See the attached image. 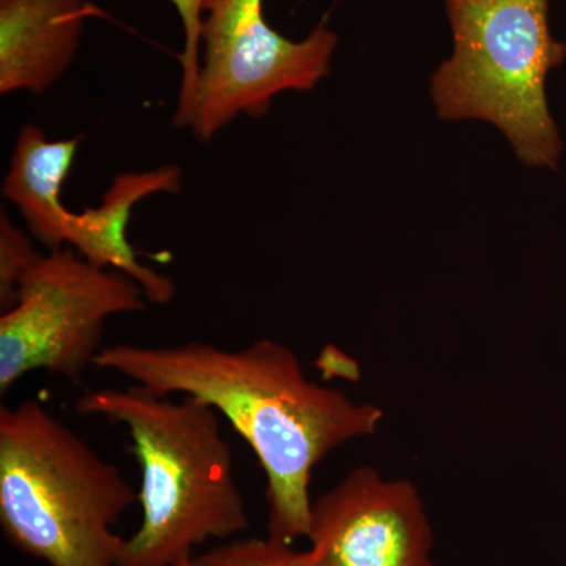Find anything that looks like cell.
<instances>
[{
    "label": "cell",
    "instance_id": "12",
    "mask_svg": "<svg viewBox=\"0 0 566 566\" xmlns=\"http://www.w3.org/2000/svg\"><path fill=\"white\" fill-rule=\"evenodd\" d=\"M192 566H305L301 551L270 538H232L192 557Z\"/></svg>",
    "mask_w": 566,
    "mask_h": 566
},
{
    "label": "cell",
    "instance_id": "2",
    "mask_svg": "<svg viewBox=\"0 0 566 566\" xmlns=\"http://www.w3.org/2000/svg\"><path fill=\"white\" fill-rule=\"evenodd\" d=\"M84 416L122 424L140 468V526L123 543L117 566H177L211 539L251 526L219 412L196 397L132 385L85 392Z\"/></svg>",
    "mask_w": 566,
    "mask_h": 566
},
{
    "label": "cell",
    "instance_id": "9",
    "mask_svg": "<svg viewBox=\"0 0 566 566\" xmlns=\"http://www.w3.org/2000/svg\"><path fill=\"white\" fill-rule=\"evenodd\" d=\"M181 191V169L174 164L147 172L117 175L99 207L77 212L69 248L95 266L129 275L144 289L148 303L169 304L175 296L172 279L137 260L126 230L134 207L142 200L155 193Z\"/></svg>",
    "mask_w": 566,
    "mask_h": 566
},
{
    "label": "cell",
    "instance_id": "14",
    "mask_svg": "<svg viewBox=\"0 0 566 566\" xmlns=\"http://www.w3.org/2000/svg\"><path fill=\"white\" fill-rule=\"evenodd\" d=\"M318 364V367L322 368V370H331L335 375L344 376L345 379L359 378V367H357V364L354 363L353 359H349L348 356H345L344 353H342L338 363H335L334 346H329V348L324 349L322 356H319Z\"/></svg>",
    "mask_w": 566,
    "mask_h": 566
},
{
    "label": "cell",
    "instance_id": "11",
    "mask_svg": "<svg viewBox=\"0 0 566 566\" xmlns=\"http://www.w3.org/2000/svg\"><path fill=\"white\" fill-rule=\"evenodd\" d=\"M180 17L182 28L181 84L174 125L188 129L200 65H202V31L205 0H169Z\"/></svg>",
    "mask_w": 566,
    "mask_h": 566
},
{
    "label": "cell",
    "instance_id": "8",
    "mask_svg": "<svg viewBox=\"0 0 566 566\" xmlns=\"http://www.w3.org/2000/svg\"><path fill=\"white\" fill-rule=\"evenodd\" d=\"M85 0H0V93L41 95L80 51Z\"/></svg>",
    "mask_w": 566,
    "mask_h": 566
},
{
    "label": "cell",
    "instance_id": "16",
    "mask_svg": "<svg viewBox=\"0 0 566 566\" xmlns=\"http://www.w3.org/2000/svg\"><path fill=\"white\" fill-rule=\"evenodd\" d=\"M565 566H566V560H565Z\"/></svg>",
    "mask_w": 566,
    "mask_h": 566
},
{
    "label": "cell",
    "instance_id": "7",
    "mask_svg": "<svg viewBox=\"0 0 566 566\" xmlns=\"http://www.w3.org/2000/svg\"><path fill=\"white\" fill-rule=\"evenodd\" d=\"M305 566H434V535L411 480L359 465L312 505Z\"/></svg>",
    "mask_w": 566,
    "mask_h": 566
},
{
    "label": "cell",
    "instance_id": "10",
    "mask_svg": "<svg viewBox=\"0 0 566 566\" xmlns=\"http://www.w3.org/2000/svg\"><path fill=\"white\" fill-rule=\"evenodd\" d=\"M80 137L51 140L43 129L25 125L18 134L2 193L14 205L33 237L50 251L70 244L77 212L62 202L63 182L70 177Z\"/></svg>",
    "mask_w": 566,
    "mask_h": 566
},
{
    "label": "cell",
    "instance_id": "3",
    "mask_svg": "<svg viewBox=\"0 0 566 566\" xmlns=\"http://www.w3.org/2000/svg\"><path fill=\"white\" fill-rule=\"evenodd\" d=\"M139 493L40 401L0 408V524L48 566H117Z\"/></svg>",
    "mask_w": 566,
    "mask_h": 566
},
{
    "label": "cell",
    "instance_id": "13",
    "mask_svg": "<svg viewBox=\"0 0 566 566\" xmlns=\"http://www.w3.org/2000/svg\"><path fill=\"white\" fill-rule=\"evenodd\" d=\"M31 238L18 229L9 214H0V308L10 311L18 300L22 279L40 259Z\"/></svg>",
    "mask_w": 566,
    "mask_h": 566
},
{
    "label": "cell",
    "instance_id": "6",
    "mask_svg": "<svg viewBox=\"0 0 566 566\" xmlns=\"http://www.w3.org/2000/svg\"><path fill=\"white\" fill-rule=\"evenodd\" d=\"M264 0H205L202 65L188 129L210 142L241 115L259 118L279 93L308 92L331 71L337 33L318 24L304 40L274 31Z\"/></svg>",
    "mask_w": 566,
    "mask_h": 566
},
{
    "label": "cell",
    "instance_id": "15",
    "mask_svg": "<svg viewBox=\"0 0 566 566\" xmlns=\"http://www.w3.org/2000/svg\"><path fill=\"white\" fill-rule=\"evenodd\" d=\"M177 566H192V558H189V560L186 562H181V564Z\"/></svg>",
    "mask_w": 566,
    "mask_h": 566
},
{
    "label": "cell",
    "instance_id": "5",
    "mask_svg": "<svg viewBox=\"0 0 566 566\" xmlns=\"http://www.w3.org/2000/svg\"><path fill=\"white\" fill-rule=\"evenodd\" d=\"M147 304L129 275L95 266L73 249L41 255L0 316V394L36 370L77 385L102 352L107 319L139 314Z\"/></svg>",
    "mask_w": 566,
    "mask_h": 566
},
{
    "label": "cell",
    "instance_id": "1",
    "mask_svg": "<svg viewBox=\"0 0 566 566\" xmlns=\"http://www.w3.org/2000/svg\"><path fill=\"white\" fill-rule=\"evenodd\" d=\"M95 367L158 395L199 398L229 420L266 475L268 536L285 545L308 534L316 465L385 419L378 406L311 381L300 357L271 338L238 349L117 344L102 348Z\"/></svg>",
    "mask_w": 566,
    "mask_h": 566
},
{
    "label": "cell",
    "instance_id": "4",
    "mask_svg": "<svg viewBox=\"0 0 566 566\" xmlns=\"http://www.w3.org/2000/svg\"><path fill=\"white\" fill-rule=\"evenodd\" d=\"M453 55L431 81L439 117L493 123L517 158L556 167L560 134L546 98V77L566 59L549 29V0H446Z\"/></svg>",
    "mask_w": 566,
    "mask_h": 566
}]
</instances>
